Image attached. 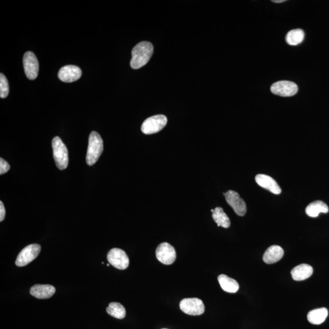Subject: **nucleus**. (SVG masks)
I'll return each mask as SVG.
<instances>
[{
	"label": "nucleus",
	"instance_id": "1",
	"mask_svg": "<svg viewBox=\"0 0 329 329\" xmlns=\"http://www.w3.org/2000/svg\"><path fill=\"white\" fill-rule=\"evenodd\" d=\"M153 51V46L151 43L144 41L138 43L132 51L131 67L134 69H139L145 66L151 59Z\"/></svg>",
	"mask_w": 329,
	"mask_h": 329
},
{
	"label": "nucleus",
	"instance_id": "2",
	"mask_svg": "<svg viewBox=\"0 0 329 329\" xmlns=\"http://www.w3.org/2000/svg\"><path fill=\"white\" fill-rule=\"evenodd\" d=\"M104 149L103 141L100 135L93 131L89 136V146H88L86 162L89 166L95 164L101 156Z\"/></svg>",
	"mask_w": 329,
	"mask_h": 329
},
{
	"label": "nucleus",
	"instance_id": "3",
	"mask_svg": "<svg viewBox=\"0 0 329 329\" xmlns=\"http://www.w3.org/2000/svg\"><path fill=\"white\" fill-rule=\"evenodd\" d=\"M53 158L56 165L61 170L67 168L68 165V153L67 147L59 137H55L52 141Z\"/></svg>",
	"mask_w": 329,
	"mask_h": 329
},
{
	"label": "nucleus",
	"instance_id": "4",
	"mask_svg": "<svg viewBox=\"0 0 329 329\" xmlns=\"http://www.w3.org/2000/svg\"><path fill=\"white\" fill-rule=\"evenodd\" d=\"M167 123V118L164 115H156L144 121L141 130L146 135L159 133Z\"/></svg>",
	"mask_w": 329,
	"mask_h": 329
},
{
	"label": "nucleus",
	"instance_id": "5",
	"mask_svg": "<svg viewBox=\"0 0 329 329\" xmlns=\"http://www.w3.org/2000/svg\"><path fill=\"white\" fill-rule=\"evenodd\" d=\"M40 250H41V246L38 244H32L25 247L17 256L15 264L18 267H23L29 264L37 258Z\"/></svg>",
	"mask_w": 329,
	"mask_h": 329
},
{
	"label": "nucleus",
	"instance_id": "6",
	"mask_svg": "<svg viewBox=\"0 0 329 329\" xmlns=\"http://www.w3.org/2000/svg\"><path fill=\"white\" fill-rule=\"evenodd\" d=\"M180 307L182 311L189 315H201L205 311L203 302L198 298L184 299L180 302Z\"/></svg>",
	"mask_w": 329,
	"mask_h": 329
},
{
	"label": "nucleus",
	"instance_id": "7",
	"mask_svg": "<svg viewBox=\"0 0 329 329\" xmlns=\"http://www.w3.org/2000/svg\"><path fill=\"white\" fill-rule=\"evenodd\" d=\"M156 258L164 265H171L176 259V252L173 246L167 242L162 243L157 247Z\"/></svg>",
	"mask_w": 329,
	"mask_h": 329
},
{
	"label": "nucleus",
	"instance_id": "8",
	"mask_svg": "<svg viewBox=\"0 0 329 329\" xmlns=\"http://www.w3.org/2000/svg\"><path fill=\"white\" fill-rule=\"evenodd\" d=\"M107 259L110 264L119 269H125L130 265V259L123 250L113 248L109 250Z\"/></svg>",
	"mask_w": 329,
	"mask_h": 329
},
{
	"label": "nucleus",
	"instance_id": "9",
	"mask_svg": "<svg viewBox=\"0 0 329 329\" xmlns=\"http://www.w3.org/2000/svg\"><path fill=\"white\" fill-rule=\"evenodd\" d=\"M23 67L28 79L35 80L38 76L39 64L38 60L33 52H27L23 56Z\"/></svg>",
	"mask_w": 329,
	"mask_h": 329
},
{
	"label": "nucleus",
	"instance_id": "10",
	"mask_svg": "<svg viewBox=\"0 0 329 329\" xmlns=\"http://www.w3.org/2000/svg\"><path fill=\"white\" fill-rule=\"evenodd\" d=\"M271 91L272 93L278 96H292L298 92V87L291 81H281L272 84Z\"/></svg>",
	"mask_w": 329,
	"mask_h": 329
},
{
	"label": "nucleus",
	"instance_id": "11",
	"mask_svg": "<svg viewBox=\"0 0 329 329\" xmlns=\"http://www.w3.org/2000/svg\"><path fill=\"white\" fill-rule=\"evenodd\" d=\"M225 200L229 205L234 209L240 217H243L246 214L247 209L245 202L240 196L239 194L233 190H229L226 193H224Z\"/></svg>",
	"mask_w": 329,
	"mask_h": 329
},
{
	"label": "nucleus",
	"instance_id": "12",
	"mask_svg": "<svg viewBox=\"0 0 329 329\" xmlns=\"http://www.w3.org/2000/svg\"><path fill=\"white\" fill-rule=\"evenodd\" d=\"M82 75L81 68L76 65H68L62 67L59 71L58 77L65 83H73L78 81Z\"/></svg>",
	"mask_w": 329,
	"mask_h": 329
},
{
	"label": "nucleus",
	"instance_id": "13",
	"mask_svg": "<svg viewBox=\"0 0 329 329\" xmlns=\"http://www.w3.org/2000/svg\"><path fill=\"white\" fill-rule=\"evenodd\" d=\"M256 181L259 186L263 187V189L269 190V192L275 194V195H280L282 192L281 187L279 186L277 182L268 175L258 174L256 176Z\"/></svg>",
	"mask_w": 329,
	"mask_h": 329
},
{
	"label": "nucleus",
	"instance_id": "14",
	"mask_svg": "<svg viewBox=\"0 0 329 329\" xmlns=\"http://www.w3.org/2000/svg\"><path fill=\"white\" fill-rule=\"evenodd\" d=\"M55 287L50 285H36L31 288L30 294L38 299H48L54 295Z\"/></svg>",
	"mask_w": 329,
	"mask_h": 329
},
{
	"label": "nucleus",
	"instance_id": "15",
	"mask_svg": "<svg viewBox=\"0 0 329 329\" xmlns=\"http://www.w3.org/2000/svg\"><path fill=\"white\" fill-rule=\"evenodd\" d=\"M284 255V249L281 246L272 245L266 249L263 260L267 264H272L280 261L283 258Z\"/></svg>",
	"mask_w": 329,
	"mask_h": 329
},
{
	"label": "nucleus",
	"instance_id": "16",
	"mask_svg": "<svg viewBox=\"0 0 329 329\" xmlns=\"http://www.w3.org/2000/svg\"><path fill=\"white\" fill-rule=\"evenodd\" d=\"M313 269L308 264H300L294 267L291 271V276L294 281H301L309 278L313 274Z\"/></svg>",
	"mask_w": 329,
	"mask_h": 329
},
{
	"label": "nucleus",
	"instance_id": "17",
	"mask_svg": "<svg viewBox=\"0 0 329 329\" xmlns=\"http://www.w3.org/2000/svg\"><path fill=\"white\" fill-rule=\"evenodd\" d=\"M306 212L309 217L316 218L318 217L320 213L327 214L328 212V208L326 204L322 200H315L307 207Z\"/></svg>",
	"mask_w": 329,
	"mask_h": 329
},
{
	"label": "nucleus",
	"instance_id": "18",
	"mask_svg": "<svg viewBox=\"0 0 329 329\" xmlns=\"http://www.w3.org/2000/svg\"><path fill=\"white\" fill-rule=\"evenodd\" d=\"M218 281L222 290L225 292L235 293L239 290V284L237 282L225 274L219 275Z\"/></svg>",
	"mask_w": 329,
	"mask_h": 329
},
{
	"label": "nucleus",
	"instance_id": "19",
	"mask_svg": "<svg viewBox=\"0 0 329 329\" xmlns=\"http://www.w3.org/2000/svg\"><path fill=\"white\" fill-rule=\"evenodd\" d=\"M328 316V310L326 308H320L311 310L307 315V319L310 323L319 325L325 321Z\"/></svg>",
	"mask_w": 329,
	"mask_h": 329
},
{
	"label": "nucleus",
	"instance_id": "20",
	"mask_svg": "<svg viewBox=\"0 0 329 329\" xmlns=\"http://www.w3.org/2000/svg\"><path fill=\"white\" fill-rule=\"evenodd\" d=\"M212 217L218 226H221L224 228L230 227L231 221L230 218L225 214L223 209L221 208H216L214 212H212Z\"/></svg>",
	"mask_w": 329,
	"mask_h": 329
},
{
	"label": "nucleus",
	"instance_id": "21",
	"mask_svg": "<svg viewBox=\"0 0 329 329\" xmlns=\"http://www.w3.org/2000/svg\"><path fill=\"white\" fill-rule=\"evenodd\" d=\"M108 314L117 319H123L126 316V309L118 302H111L106 309Z\"/></svg>",
	"mask_w": 329,
	"mask_h": 329
},
{
	"label": "nucleus",
	"instance_id": "22",
	"mask_svg": "<svg viewBox=\"0 0 329 329\" xmlns=\"http://www.w3.org/2000/svg\"><path fill=\"white\" fill-rule=\"evenodd\" d=\"M305 32L302 30L296 29L291 30L287 34L286 41L290 45H297L303 41V39H305Z\"/></svg>",
	"mask_w": 329,
	"mask_h": 329
},
{
	"label": "nucleus",
	"instance_id": "23",
	"mask_svg": "<svg viewBox=\"0 0 329 329\" xmlns=\"http://www.w3.org/2000/svg\"><path fill=\"white\" fill-rule=\"evenodd\" d=\"M9 87L7 78L5 74H0V97L5 98L9 95Z\"/></svg>",
	"mask_w": 329,
	"mask_h": 329
},
{
	"label": "nucleus",
	"instance_id": "24",
	"mask_svg": "<svg viewBox=\"0 0 329 329\" xmlns=\"http://www.w3.org/2000/svg\"><path fill=\"white\" fill-rule=\"evenodd\" d=\"M10 169V165L4 159H0V174L2 175L7 173Z\"/></svg>",
	"mask_w": 329,
	"mask_h": 329
},
{
	"label": "nucleus",
	"instance_id": "25",
	"mask_svg": "<svg viewBox=\"0 0 329 329\" xmlns=\"http://www.w3.org/2000/svg\"><path fill=\"white\" fill-rule=\"evenodd\" d=\"M6 215V211L4 205L2 201H0V221L4 220Z\"/></svg>",
	"mask_w": 329,
	"mask_h": 329
},
{
	"label": "nucleus",
	"instance_id": "26",
	"mask_svg": "<svg viewBox=\"0 0 329 329\" xmlns=\"http://www.w3.org/2000/svg\"><path fill=\"white\" fill-rule=\"evenodd\" d=\"M272 2L275 3H281L286 2V0H273V1Z\"/></svg>",
	"mask_w": 329,
	"mask_h": 329
},
{
	"label": "nucleus",
	"instance_id": "27",
	"mask_svg": "<svg viewBox=\"0 0 329 329\" xmlns=\"http://www.w3.org/2000/svg\"><path fill=\"white\" fill-rule=\"evenodd\" d=\"M214 209H212V210H211V212H214Z\"/></svg>",
	"mask_w": 329,
	"mask_h": 329
},
{
	"label": "nucleus",
	"instance_id": "28",
	"mask_svg": "<svg viewBox=\"0 0 329 329\" xmlns=\"http://www.w3.org/2000/svg\"><path fill=\"white\" fill-rule=\"evenodd\" d=\"M109 265H110V264H109V263H108V264H107V266H109Z\"/></svg>",
	"mask_w": 329,
	"mask_h": 329
},
{
	"label": "nucleus",
	"instance_id": "29",
	"mask_svg": "<svg viewBox=\"0 0 329 329\" xmlns=\"http://www.w3.org/2000/svg\"><path fill=\"white\" fill-rule=\"evenodd\" d=\"M162 329H167V328H162Z\"/></svg>",
	"mask_w": 329,
	"mask_h": 329
}]
</instances>
